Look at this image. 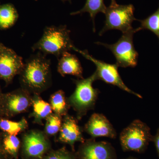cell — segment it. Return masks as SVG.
Masks as SVG:
<instances>
[{"label": "cell", "instance_id": "cell-1", "mask_svg": "<svg viewBox=\"0 0 159 159\" xmlns=\"http://www.w3.org/2000/svg\"><path fill=\"white\" fill-rule=\"evenodd\" d=\"M51 62L46 55L39 51L24 63L19 74L22 88L30 93L39 94L51 84Z\"/></svg>", "mask_w": 159, "mask_h": 159}, {"label": "cell", "instance_id": "cell-2", "mask_svg": "<svg viewBox=\"0 0 159 159\" xmlns=\"http://www.w3.org/2000/svg\"><path fill=\"white\" fill-rule=\"evenodd\" d=\"M70 33V31L66 25L46 27L41 38L31 49L45 55L52 54L58 59L63 53L73 50L75 47Z\"/></svg>", "mask_w": 159, "mask_h": 159}, {"label": "cell", "instance_id": "cell-3", "mask_svg": "<svg viewBox=\"0 0 159 159\" xmlns=\"http://www.w3.org/2000/svg\"><path fill=\"white\" fill-rule=\"evenodd\" d=\"M95 80L97 78L94 73L85 79L74 80L76 88L67 100L70 107L76 111L78 120H80L89 111L95 107L99 93V90L93 87Z\"/></svg>", "mask_w": 159, "mask_h": 159}, {"label": "cell", "instance_id": "cell-4", "mask_svg": "<svg viewBox=\"0 0 159 159\" xmlns=\"http://www.w3.org/2000/svg\"><path fill=\"white\" fill-rule=\"evenodd\" d=\"M138 31L137 29H133L123 33L118 41L113 44L100 42L95 43L105 47L111 51L119 67H135L138 63L139 54L134 47L133 37L134 33Z\"/></svg>", "mask_w": 159, "mask_h": 159}, {"label": "cell", "instance_id": "cell-5", "mask_svg": "<svg viewBox=\"0 0 159 159\" xmlns=\"http://www.w3.org/2000/svg\"><path fill=\"white\" fill-rule=\"evenodd\" d=\"M134 7L132 4H117L107 7L105 13V24L99 35H102L111 30H120L122 33L133 30L132 23L137 20L134 16Z\"/></svg>", "mask_w": 159, "mask_h": 159}, {"label": "cell", "instance_id": "cell-6", "mask_svg": "<svg viewBox=\"0 0 159 159\" xmlns=\"http://www.w3.org/2000/svg\"><path fill=\"white\" fill-rule=\"evenodd\" d=\"M151 135L149 127L137 119L122 131L120 142L124 150L142 151L151 139Z\"/></svg>", "mask_w": 159, "mask_h": 159}, {"label": "cell", "instance_id": "cell-7", "mask_svg": "<svg viewBox=\"0 0 159 159\" xmlns=\"http://www.w3.org/2000/svg\"><path fill=\"white\" fill-rule=\"evenodd\" d=\"M73 50L78 52L95 64L97 69L94 73L96 75L97 80H102L106 83L116 86L127 93L133 94L139 98H142L141 95L131 90L123 82L118 72L119 66L116 64H111L96 59L90 55L86 50L81 51L75 47Z\"/></svg>", "mask_w": 159, "mask_h": 159}, {"label": "cell", "instance_id": "cell-8", "mask_svg": "<svg viewBox=\"0 0 159 159\" xmlns=\"http://www.w3.org/2000/svg\"><path fill=\"white\" fill-rule=\"evenodd\" d=\"M22 155L24 159H41L51 148L50 141L44 132L29 130L23 135Z\"/></svg>", "mask_w": 159, "mask_h": 159}, {"label": "cell", "instance_id": "cell-9", "mask_svg": "<svg viewBox=\"0 0 159 159\" xmlns=\"http://www.w3.org/2000/svg\"><path fill=\"white\" fill-rule=\"evenodd\" d=\"M32 99L31 93L22 88L4 93L2 117L9 119L26 112L32 105Z\"/></svg>", "mask_w": 159, "mask_h": 159}, {"label": "cell", "instance_id": "cell-10", "mask_svg": "<svg viewBox=\"0 0 159 159\" xmlns=\"http://www.w3.org/2000/svg\"><path fill=\"white\" fill-rule=\"evenodd\" d=\"M24 65L22 57L12 49L4 46L0 54V79L6 82V85L19 75Z\"/></svg>", "mask_w": 159, "mask_h": 159}, {"label": "cell", "instance_id": "cell-11", "mask_svg": "<svg viewBox=\"0 0 159 159\" xmlns=\"http://www.w3.org/2000/svg\"><path fill=\"white\" fill-rule=\"evenodd\" d=\"M84 130L93 139L100 137L115 139L117 135L116 132L111 122L101 114L92 115L84 125Z\"/></svg>", "mask_w": 159, "mask_h": 159}, {"label": "cell", "instance_id": "cell-12", "mask_svg": "<svg viewBox=\"0 0 159 159\" xmlns=\"http://www.w3.org/2000/svg\"><path fill=\"white\" fill-rule=\"evenodd\" d=\"M59 132L60 142L70 145L73 149L76 142H84L82 129L78 125L77 120L68 115L65 116Z\"/></svg>", "mask_w": 159, "mask_h": 159}, {"label": "cell", "instance_id": "cell-13", "mask_svg": "<svg viewBox=\"0 0 159 159\" xmlns=\"http://www.w3.org/2000/svg\"><path fill=\"white\" fill-rule=\"evenodd\" d=\"M82 143L78 152L80 159H112L110 145L107 142L92 139Z\"/></svg>", "mask_w": 159, "mask_h": 159}, {"label": "cell", "instance_id": "cell-14", "mask_svg": "<svg viewBox=\"0 0 159 159\" xmlns=\"http://www.w3.org/2000/svg\"><path fill=\"white\" fill-rule=\"evenodd\" d=\"M57 71L62 77L73 75L83 79V68L78 57L69 52L63 53L58 58Z\"/></svg>", "mask_w": 159, "mask_h": 159}, {"label": "cell", "instance_id": "cell-15", "mask_svg": "<svg viewBox=\"0 0 159 159\" xmlns=\"http://www.w3.org/2000/svg\"><path fill=\"white\" fill-rule=\"evenodd\" d=\"M31 106L33 111L30 116L34 118V123L37 124H43V120L47 119L53 112L50 103L43 100L39 94H34L32 96Z\"/></svg>", "mask_w": 159, "mask_h": 159}, {"label": "cell", "instance_id": "cell-16", "mask_svg": "<svg viewBox=\"0 0 159 159\" xmlns=\"http://www.w3.org/2000/svg\"><path fill=\"white\" fill-rule=\"evenodd\" d=\"M19 17L17 10L11 4L0 6V29L6 30L14 25Z\"/></svg>", "mask_w": 159, "mask_h": 159}, {"label": "cell", "instance_id": "cell-17", "mask_svg": "<svg viewBox=\"0 0 159 159\" xmlns=\"http://www.w3.org/2000/svg\"><path fill=\"white\" fill-rule=\"evenodd\" d=\"M50 104L54 114L61 117L67 115L70 106L64 91L60 90L52 94Z\"/></svg>", "mask_w": 159, "mask_h": 159}, {"label": "cell", "instance_id": "cell-18", "mask_svg": "<svg viewBox=\"0 0 159 159\" xmlns=\"http://www.w3.org/2000/svg\"><path fill=\"white\" fill-rule=\"evenodd\" d=\"M107 7L106 6L104 0H86L84 6L78 11L71 12V15H76L88 12L93 22V31H96L95 26V18L96 15L99 12L105 14Z\"/></svg>", "mask_w": 159, "mask_h": 159}, {"label": "cell", "instance_id": "cell-19", "mask_svg": "<svg viewBox=\"0 0 159 159\" xmlns=\"http://www.w3.org/2000/svg\"><path fill=\"white\" fill-rule=\"evenodd\" d=\"M28 125V121L25 118H22L18 122L11 121L4 117L0 118V129L11 135L16 136L25 131Z\"/></svg>", "mask_w": 159, "mask_h": 159}, {"label": "cell", "instance_id": "cell-20", "mask_svg": "<svg viewBox=\"0 0 159 159\" xmlns=\"http://www.w3.org/2000/svg\"><path fill=\"white\" fill-rule=\"evenodd\" d=\"M3 147L6 153L12 159H18V154L21 143L16 136L2 132L0 134Z\"/></svg>", "mask_w": 159, "mask_h": 159}, {"label": "cell", "instance_id": "cell-21", "mask_svg": "<svg viewBox=\"0 0 159 159\" xmlns=\"http://www.w3.org/2000/svg\"><path fill=\"white\" fill-rule=\"evenodd\" d=\"M141 25L137 29L138 31L147 29L157 36L159 40V6L157 11L145 19L140 20Z\"/></svg>", "mask_w": 159, "mask_h": 159}, {"label": "cell", "instance_id": "cell-22", "mask_svg": "<svg viewBox=\"0 0 159 159\" xmlns=\"http://www.w3.org/2000/svg\"><path fill=\"white\" fill-rule=\"evenodd\" d=\"M62 122V117L54 113L51 114L46 119L45 133L48 136L56 135L60 130Z\"/></svg>", "mask_w": 159, "mask_h": 159}, {"label": "cell", "instance_id": "cell-23", "mask_svg": "<svg viewBox=\"0 0 159 159\" xmlns=\"http://www.w3.org/2000/svg\"><path fill=\"white\" fill-rule=\"evenodd\" d=\"M41 159H75L74 157L65 148L52 151Z\"/></svg>", "mask_w": 159, "mask_h": 159}, {"label": "cell", "instance_id": "cell-24", "mask_svg": "<svg viewBox=\"0 0 159 159\" xmlns=\"http://www.w3.org/2000/svg\"><path fill=\"white\" fill-rule=\"evenodd\" d=\"M0 159H12L9 155L6 153L4 149L1 135H0Z\"/></svg>", "mask_w": 159, "mask_h": 159}, {"label": "cell", "instance_id": "cell-25", "mask_svg": "<svg viewBox=\"0 0 159 159\" xmlns=\"http://www.w3.org/2000/svg\"><path fill=\"white\" fill-rule=\"evenodd\" d=\"M3 95H4V93L2 92L1 87H0V117H2V116Z\"/></svg>", "mask_w": 159, "mask_h": 159}, {"label": "cell", "instance_id": "cell-26", "mask_svg": "<svg viewBox=\"0 0 159 159\" xmlns=\"http://www.w3.org/2000/svg\"><path fill=\"white\" fill-rule=\"evenodd\" d=\"M154 142H155L156 146L159 153V129L157 132L156 135L154 137Z\"/></svg>", "mask_w": 159, "mask_h": 159}, {"label": "cell", "instance_id": "cell-27", "mask_svg": "<svg viewBox=\"0 0 159 159\" xmlns=\"http://www.w3.org/2000/svg\"><path fill=\"white\" fill-rule=\"evenodd\" d=\"M116 2V0H111V6H115L117 5Z\"/></svg>", "mask_w": 159, "mask_h": 159}, {"label": "cell", "instance_id": "cell-28", "mask_svg": "<svg viewBox=\"0 0 159 159\" xmlns=\"http://www.w3.org/2000/svg\"><path fill=\"white\" fill-rule=\"evenodd\" d=\"M4 46H4V45H3V44L0 42V54H1V52H2V50Z\"/></svg>", "mask_w": 159, "mask_h": 159}, {"label": "cell", "instance_id": "cell-29", "mask_svg": "<svg viewBox=\"0 0 159 159\" xmlns=\"http://www.w3.org/2000/svg\"><path fill=\"white\" fill-rule=\"evenodd\" d=\"M34 1H37L38 0H34ZM61 1H62L63 2H70V3L71 2V0H61Z\"/></svg>", "mask_w": 159, "mask_h": 159}]
</instances>
